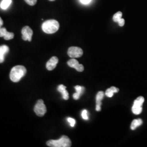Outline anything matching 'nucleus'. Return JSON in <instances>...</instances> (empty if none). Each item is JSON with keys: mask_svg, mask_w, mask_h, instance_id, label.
I'll return each instance as SVG.
<instances>
[{"mask_svg": "<svg viewBox=\"0 0 147 147\" xmlns=\"http://www.w3.org/2000/svg\"><path fill=\"white\" fill-rule=\"evenodd\" d=\"M26 74V69L22 65H16L11 70L10 79L14 82H19Z\"/></svg>", "mask_w": 147, "mask_h": 147, "instance_id": "obj_1", "label": "nucleus"}, {"mask_svg": "<svg viewBox=\"0 0 147 147\" xmlns=\"http://www.w3.org/2000/svg\"><path fill=\"white\" fill-rule=\"evenodd\" d=\"M47 144L51 147H70L71 146V142L68 137L63 136L57 140L48 141Z\"/></svg>", "mask_w": 147, "mask_h": 147, "instance_id": "obj_2", "label": "nucleus"}, {"mask_svg": "<svg viewBox=\"0 0 147 147\" xmlns=\"http://www.w3.org/2000/svg\"><path fill=\"white\" fill-rule=\"evenodd\" d=\"M42 30L47 34H53L57 31L59 28L58 22L55 20H49L42 24Z\"/></svg>", "mask_w": 147, "mask_h": 147, "instance_id": "obj_3", "label": "nucleus"}, {"mask_svg": "<svg viewBox=\"0 0 147 147\" xmlns=\"http://www.w3.org/2000/svg\"><path fill=\"white\" fill-rule=\"evenodd\" d=\"M144 101V98L143 96H139L134 101V105L132 107V111L135 115H139L142 111V105Z\"/></svg>", "mask_w": 147, "mask_h": 147, "instance_id": "obj_4", "label": "nucleus"}, {"mask_svg": "<svg viewBox=\"0 0 147 147\" xmlns=\"http://www.w3.org/2000/svg\"><path fill=\"white\" fill-rule=\"evenodd\" d=\"M34 111L37 116L42 117L47 112V107L42 100H39L34 106Z\"/></svg>", "mask_w": 147, "mask_h": 147, "instance_id": "obj_5", "label": "nucleus"}, {"mask_svg": "<svg viewBox=\"0 0 147 147\" xmlns=\"http://www.w3.org/2000/svg\"><path fill=\"white\" fill-rule=\"evenodd\" d=\"M83 50L79 47H69L68 50V55L71 58H78L80 57L83 55Z\"/></svg>", "mask_w": 147, "mask_h": 147, "instance_id": "obj_6", "label": "nucleus"}, {"mask_svg": "<svg viewBox=\"0 0 147 147\" xmlns=\"http://www.w3.org/2000/svg\"><path fill=\"white\" fill-rule=\"evenodd\" d=\"M21 33L22 34V38L24 40H28L31 42L32 40V37L33 35V31L31 28L28 26H25L22 29Z\"/></svg>", "mask_w": 147, "mask_h": 147, "instance_id": "obj_7", "label": "nucleus"}, {"mask_svg": "<svg viewBox=\"0 0 147 147\" xmlns=\"http://www.w3.org/2000/svg\"><path fill=\"white\" fill-rule=\"evenodd\" d=\"M67 63L70 67L75 69L78 71L79 72H82L84 70V65L79 64L78 61L74 58L70 59Z\"/></svg>", "mask_w": 147, "mask_h": 147, "instance_id": "obj_8", "label": "nucleus"}, {"mask_svg": "<svg viewBox=\"0 0 147 147\" xmlns=\"http://www.w3.org/2000/svg\"><path fill=\"white\" fill-rule=\"evenodd\" d=\"M58 62V59L57 57H53L50 59L46 64V67L48 70H53L56 68Z\"/></svg>", "mask_w": 147, "mask_h": 147, "instance_id": "obj_9", "label": "nucleus"}, {"mask_svg": "<svg viewBox=\"0 0 147 147\" xmlns=\"http://www.w3.org/2000/svg\"><path fill=\"white\" fill-rule=\"evenodd\" d=\"M9 47L7 45H2L0 47V63L3 62L5 61V54L9 52Z\"/></svg>", "mask_w": 147, "mask_h": 147, "instance_id": "obj_10", "label": "nucleus"}, {"mask_svg": "<svg viewBox=\"0 0 147 147\" xmlns=\"http://www.w3.org/2000/svg\"><path fill=\"white\" fill-rule=\"evenodd\" d=\"M57 90L58 92H59L63 96V99L64 100H68L69 93L68 91L66 90V87L64 86L63 84H60L58 86Z\"/></svg>", "mask_w": 147, "mask_h": 147, "instance_id": "obj_11", "label": "nucleus"}, {"mask_svg": "<svg viewBox=\"0 0 147 147\" xmlns=\"http://www.w3.org/2000/svg\"><path fill=\"white\" fill-rule=\"evenodd\" d=\"M142 123H143V121L141 119H137L134 120L131 123V129L132 130H135L138 126L142 125Z\"/></svg>", "mask_w": 147, "mask_h": 147, "instance_id": "obj_12", "label": "nucleus"}, {"mask_svg": "<svg viewBox=\"0 0 147 147\" xmlns=\"http://www.w3.org/2000/svg\"><path fill=\"white\" fill-rule=\"evenodd\" d=\"M11 2H12L11 0H2V1L1 3L0 7L2 9L5 10L8 8H9V7L11 5Z\"/></svg>", "mask_w": 147, "mask_h": 147, "instance_id": "obj_13", "label": "nucleus"}, {"mask_svg": "<svg viewBox=\"0 0 147 147\" xmlns=\"http://www.w3.org/2000/svg\"><path fill=\"white\" fill-rule=\"evenodd\" d=\"M104 96V93L102 91H100L98 93L96 96V104L98 105H101V100L103 99Z\"/></svg>", "mask_w": 147, "mask_h": 147, "instance_id": "obj_14", "label": "nucleus"}, {"mask_svg": "<svg viewBox=\"0 0 147 147\" xmlns=\"http://www.w3.org/2000/svg\"><path fill=\"white\" fill-rule=\"evenodd\" d=\"M122 15H123V14L121 11L117 12L113 16V20L115 22H118V21H119L121 19Z\"/></svg>", "mask_w": 147, "mask_h": 147, "instance_id": "obj_15", "label": "nucleus"}, {"mask_svg": "<svg viewBox=\"0 0 147 147\" xmlns=\"http://www.w3.org/2000/svg\"><path fill=\"white\" fill-rule=\"evenodd\" d=\"M75 89L76 90V92L80 95L82 94L84 92V87L80 86H76L75 87Z\"/></svg>", "mask_w": 147, "mask_h": 147, "instance_id": "obj_16", "label": "nucleus"}, {"mask_svg": "<svg viewBox=\"0 0 147 147\" xmlns=\"http://www.w3.org/2000/svg\"><path fill=\"white\" fill-rule=\"evenodd\" d=\"M14 34L13 33L7 31L3 38H5V40H11L14 38Z\"/></svg>", "mask_w": 147, "mask_h": 147, "instance_id": "obj_17", "label": "nucleus"}, {"mask_svg": "<svg viewBox=\"0 0 147 147\" xmlns=\"http://www.w3.org/2000/svg\"><path fill=\"white\" fill-rule=\"evenodd\" d=\"M114 94V92L112 90V89L111 88H109V89H107L106 92H105V95L107 96V97H109V98H112L113 95Z\"/></svg>", "mask_w": 147, "mask_h": 147, "instance_id": "obj_18", "label": "nucleus"}, {"mask_svg": "<svg viewBox=\"0 0 147 147\" xmlns=\"http://www.w3.org/2000/svg\"><path fill=\"white\" fill-rule=\"evenodd\" d=\"M82 117L84 120L88 119V112L86 110H84L82 112Z\"/></svg>", "mask_w": 147, "mask_h": 147, "instance_id": "obj_19", "label": "nucleus"}, {"mask_svg": "<svg viewBox=\"0 0 147 147\" xmlns=\"http://www.w3.org/2000/svg\"><path fill=\"white\" fill-rule=\"evenodd\" d=\"M68 121L70 123V125L71 127H74V126L75 125V123H76V121L75 120L72 118H68L67 119Z\"/></svg>", "mask_w": 147, "mask_h": 147, "instance_id": "obj_20", "label": "nucleus"}, {"mask_svg": "<svg viewBox=\"0 0 147 147\" xmlns=\"http://www.w3.org/2000/svg\"><path fill=\"white\" fill-rule=\"evenodd\" d=\"M28 5H35L37 3V0H25Z\"/></svg>", "mask_w": 147, "mask_h": 147, "instance_id": "obj_21", "label": "nucleus"}, {"mask_svg": "<svg viewBox=\"0 0 147 147\" xmlns=\"http://www.w3.org/2000/svg\"><path fill=\"white\" fill-rule=\"evenodd\" d=\"M7 30L5 27H2L0 29V37H3L7 32Z\"/></svg>", "mask_w": 147, "mask_h": 147, "instance_id": "obj_22", "label": "nucleus"}, {"mask_svg": "<svg viewBox=\"0 0 147 147\" xmlns=\"http://www.w3.org/2000/svg\"><path fill=\"white\" fill-rule=\"evenodd\" d=\"M118 24H119V25L120 26H123L124 25V24H125V20H124V19L121 18L119 21H118Z\"/></svg>", "mask_w": 147, "mask_h": 147, "instance_id": "obj_23", "label": "nucleus"}, {"mask_svg": "<svg viewBox=\"0 0 147 147\" xmlns=\"http://www.w3.org/2000/svg\"><path fill=\"white\" fill-rule=\"evenodd\" d=\"M80 96H81V95L79 94L78 93H77L76 92L73 94V98L75 100H78V99H80Z\"/></svg>", "mask_w": 147, "mask_h": 147, "instance_id": "obj_24", "label": "nucleus"}, {"mask_svg": "<svg viewBox=\"0 0 147 147\" xmlns=\"http://www.w3.org/2000/svg\"><path fill=\"white\" fill-rule=\"evenodd\" d=\"M80 1L84 4H88L91 1V0H80Z\"/></svg>", "mask_w": 147, "mask_h": 147, "instance_id": "obj_25", "label": "nucleus"}, {"mask_svg": "<svg viewBox=\"0 0 147 147\" xmlns=\"http://www.w3.org/2000/svg\"><path fill=\"white\" fill-rule=\"evenodd\" d=\"M96 111H101V105H96Z\"/></svg>", "mask_w": 147, "mask_h": 147, "instance_id": "obj_26", "label": "nucleus"}, {"mask_svg": "<svg viewBox=\"0 0 147 147\" xmlns=\"http://www.w3.org/2000/svg\"><path fill=\"white\" fill-rule=\"evenodd\" d=\"M3 20H2V19H1V18L0 17V29L2 28V26L3 25Z\"/></svg>", "mask_w": 147, "mask_h": 147, "instance_id": "obj_27", "label": "nucleus"}, {"mask_svg": "<svg viewBox=\"0 0 147 147\" xmlns=\"http://www.w3.org/2000/svg\"><path fill=\"white\" fill-rule=\"evenodd\" d=\"M49 1H55V0H49Z\"/></svg>", "mask_w": 147, "mask_h": 147, "instance_id": "obj_28", "label": "nucleus"}]
</instances>
